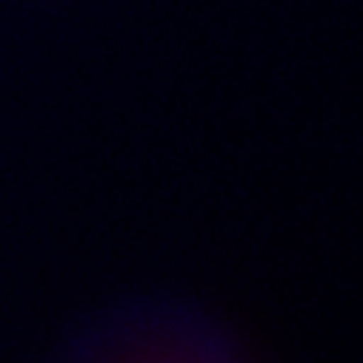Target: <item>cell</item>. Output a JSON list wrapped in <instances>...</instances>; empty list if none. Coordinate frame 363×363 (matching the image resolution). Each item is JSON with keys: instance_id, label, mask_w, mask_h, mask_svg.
<instances>
[]
</instances>
